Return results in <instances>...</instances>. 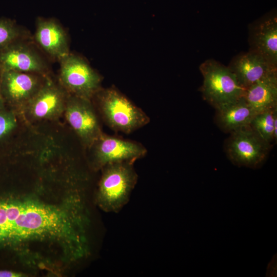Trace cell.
<instances>
[{"instance_id": "cell-22", "label": "cell", "mask_w": 277, "mask_h": 277, "mask_svg": "<svg viewBox=\"0 0 277 277\" xmlns=\"http://www.w3.org/2000/svg\"><path fill=\"white\" fill-rule=\"evenodd\" d=\"M2 75L1 76H0V90H1V82H2Z\"/></svg>"}, {"instance_id": "cell-16", "label": "cell", "mask_w": 277, "mask_h": 277, "mask_svg": "<svg viewBox=\"0 0 277 277\" xmlns=\"http://www.w3.org/2000/svg\"><path fill=\"white\" fill-rule=\"evenodd\" d=\"M243 97L256 113L277 107V72L245 89Z\"/></svg>"}, {"instance_id": "cell-6", "label": "cell", "mask_w": 277, "mask_h": 277, "mask_svg": "<svg viewBox=\"0 0 277 277\" xmlns=\"http://www.w3.org/2000/svg\"><path fill=\"white\" fill-rule=\"evenodd\" d=\"M58 81L70 95L92 101L102 77L83 58L69 53L60 60Z\"/></svg>"}, {"instance_id": "cell-5", "label": "cell", "mask_w": 277, "mask_h": 277, "mask_svg": "<svg viewBox=\"0 0 277 277\" xmlns=\"http://www.w3.org/2000/svg\"><path fill=\"white\" fill-rule=\"evenodd\" d=\"M68 95L58 81L48 76L22 114L33 127L44 122L56 121L63 116Z\"/></svg>"}, {"instance_id": "cell-1", "label": "cell", "mask_w": 277, "mask_h": 277, "mask_svg": "<svg viewBox=\"0 0 277 277\" xmlns=\"http://www.w3.org/2000/svg\"><path fill=\"white\" fill-rule=\"evenodd\" d=\"M70 213L33 194L0 195V248L15 249L35 240H75Z\"/></svg>"}, {"instance_id": "cell-19", "label": "cell", "mask_w": 277, "mask_h": 277, "mask_svg": "<svg viewBox=\"0 0 277 277\" xmlns=\"http://www.w3.org/2000/svg\"><path fill=\"white\" fill-rule=\"evenodd\" d=\"M18 30L11 23L0 21V48H5L17 37Z\"/></svg>"}, {"instance_id": "cell-9", "label": "cell", "mask_w": 277, "mask_h": 277, "mask_svg": "<svg viewBox=\"0 0 277 277\" xmlns=\"http://www.w3.org/2000/svg\"><path fill=\"white\" fill-rule=\"evenodd\" d=\"M85 149L103 133L92 101L69 94L63 116Z\"/></svg>"}, {"instance_id": "cell-14", "label": "cell", "mask_w": 277, "mask_h": 277, "mask_svg": "<svg viewBox=\"0 0 277 277\" xmlns=\"http://www.w3.org/2000/svg\"><path fill=\"white\" fill-rule=\"evenodd\" d=\"M35 37L38 44L46 52L59 60L70 53L66 34L54 21H39Z\"/></svg>"}, {"instance_id": "cell-3", "label": "cell", "mask_w": 277, "mask_h": 277, "mask_svg": "<svg viewBox=\"0 0 277 277\" xmlns=\"http://www.w3.org/2000/svg\"><path fill=\"white\" fill-rule=\"evenodd\" d=\"M94 98L105 123L115 131L130 133L150 122L141 109L114 88H101Z\"/></svg>"}, {"instance_id": "cell-10", "label": "cell", "mask_w": 277, "mask_h": 277, "mask_svg": "<svg viewBox=\"0 0 277 277\" xmlns=\"http://www.w3.org/2000/svg\"><path fill=\"white\" fill-rule=\"evenodd\" d=\"M50 76V75H49ZM41 74L3 70L0 93L11 109L22 113L25 106L42 87L47 77Z\"/></svg>"}, {"instance_id": "cell-2", "label": "cell", "mask_w": 277, "mask_h": 277, "mask_svg": "<svg viewBox=\"0 0 277 277\" xmlns=\"http://www.w3.org/2000/svg\"><path fill=\"white\" fill-rule=\"evenodd\" d=\"M133 163L115 162L102 168L95 202L103 211L118 213L128 203L138 179Z\"/></svg>"}, {"instance_id": "cell-4", "label": "cell", "mask_w": 277, "mask_h": 277, "mask_svg": "<svg viewBox=\"0 0 277 277\" xmlns=\"http://www.w3.org/2000/svg\"><path fill=\"white\" fill-rule=\"evenodd\" d=\"M199 69L203 77L201 87L202 96L215 109L234 102L243 96L245 89L228 66L208 59L200 65Z\"/></svg>"}, {"instance_id": "cell-20", "label": "cell", "mask_w": 277, "mask_h": 277, "mask_svg": "<svg viewBox=\"0 0 277 277\" xmlns=\"http://www.w3.org/2000/svg\"><path fill=\"white\" fill-rule=\"evenodd\" d=\"M22 274L14 271L10 270H0V277H19Z\"/></svg>"}, {"instance_id": "cell-12", "label": "cell", "mask_w": 277, "mask_h": 277, "mask_svg": "<svg viewBox=\"0 0 277 277\" xmlns=\"http://www.w3.org/2000/svg\"><path fill=\"white\" fill-rule=\"evenodd\" d=\"M3 70L33 73L49 76L47 67L41 57L25 44L9 45L0 53Z\"/></svg>"}, {"instance_id": "cell-13", "label": "cell", "mask_w": 277, "mask_h": 277, "mask_svg": "<svg viewBox=\"0 0 277 277\" xmlns=\"http://www.w3.org/2000/svg\"><path fill=\"white\" fill-rule=\"evenodd\" d=\"M249 37L250 51L254 52L277 66V18L270 15L256 23Z\"/></svg>"}, {"instance_id": "cell-18", "label": "cell", "mask_w": 277, "mask_h": 277, "mask_svg": "<svg viewBox=\"0 0 277 277\" xmlns=\"http://www.w3.org/2000/svg\"><path fill=\"white\" fill-rule=\"evenodd\" d=\"M276 118L277 107L256 113L250 126L262 139L270 144L274 140V124Z\"/></svg>"}, {"instance_id": "cell-17", "label": "cell", "mask_w": 277, "mask_h": 277, "mask_svg": "<svg viewBox=\"0 0 277 277\" xmlns=\"http://www.w3.org/2000/svg\"><path fill=\"white\" fill-rule=\"evenodd\" d=\"M21 112L12 109L7 111L0 109V142L3 141L15 133H27L34 131Z\"/></svg>"}, {"instance_id": "cell-15", "label": "cell", "mask_w": 277, "mask_h": 277, "mask_svg": "<svg viewBox=\"0 0 277 277\" xmlns=\"http://www.w3.org/2000/svg\"><path fill=\"white\" fill-rule=\"evenodd\" d=\"M215 110V122L220 129L226 133L249 126L256 114L243 96Z\"/></svg>"}, {"instance_id": "cell-11", "label": "cell", "mask_w": 277, "mask_h": 277, "mask_svg": "<svg viewBox=\"0 0 277 277\" xmlns=\"http://www.w3.org/2000/svg\"><path fill=\"white\" fill-rule=\"evenodd\" d=\"M228 67L245 89L261 78L277 72V66L250 50L234 57Z\"/></svg>"}, {"instance_id": "cell-8", "label": "cell", "mask_w": 277, "mask_h": 277, "mask_svg": "<svg viewBox=\"0 0 277 277\" xmlns=\"http://www.w3.org/2000/svg\"><path fill=\"white\" fill-rule=\"evenodd\" d=\"M89 163L95 171L105 165L119 162H134L144 157L146 149L141 144L129 140L108 135L104 133L88 149Z\"/></svg>"}, {"instance_id": "cell-21", "label": "cell", "mask_w": 277, "mask_h": 277, "mask_svg": "<svg viewBox=\"0 0 277 277\" xmlns=\"http://www.w3.org/2000/svg\"><path fill=\"white\" fill-rule=\"evenodd\" d=\"M4 101L1 95H0V109L4 108Z\"/></svg>"}, {"instance_id": "cell-7", "label": "cell", "mask_w": 277, "mask_h": 277, "mask_svg": "<svg viewBox=\"0 0 277 277\" xmlns=\"http://www.w3.org/2000/svg\"><path fill=\"white\" fill-rule=\"evenodd\" d=\"M227 140L225 150L234 165L258 168L267 159L270 144L262 139L250 126L233 131Z\"/></svg>"}]
</instances>
